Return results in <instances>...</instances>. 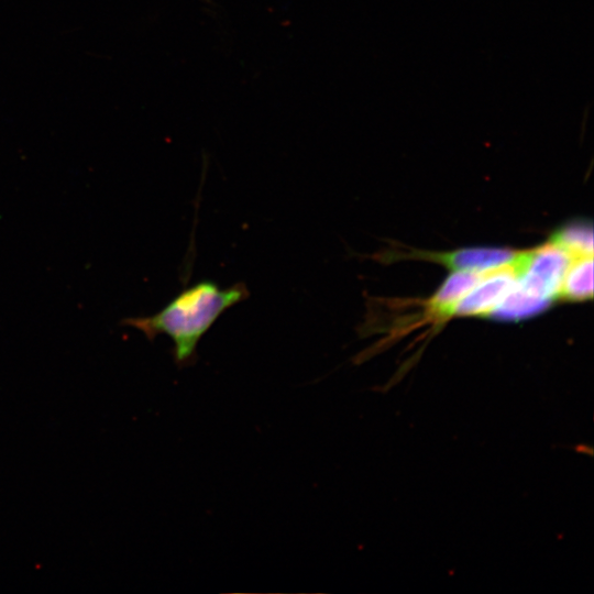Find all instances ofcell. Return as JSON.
Returning a JSON list of instances; mask_svg holds the SVG:
<instances>
[{
  "mask_svg": "<svg viewBox=\"0 0 594 594\" xmlns=\"http://www.w3.org/2000/svg\"><path fill=\"white\" fill-rule=\"evenodd\" d=\"M524 250L504 248H463L450 252L414 251L405 257L432 261L454 271L485 272L519 265ZM518 267V266H517Z\"/></svg>",
  "mask_w": 594,
  "mask_h": 594,
  "instance_id": "cell-3",
  "label": "cell"
},
{
  "mask_svg": "<svg viewBox=\"0 0 594 594\" xmlns=\"http://www.w3.org/2000/svg\"><path fill=\"white\" fill-rule=\"evenodd\" d=\"M494 271V270H493ZM491 271H454L426 301L427 319L444 321L454 317L461 299Z\"/></svg>",
  "mask_w": 594,
  "mask_h": 594,
  "instance_id": "cell-5",
  "label": "cell"
},
{
  "mask_svg": "<svg viewBox=\"0 0 594 594\" xmlns=\"http://www.w3.org/2000/svg\"><path fill=\"white\" fill-rule=\"evenodd\" d=\"M572 258L550 241L531 249L528 262L517 278L518 287L550 304L556 301Z\"/></svg>",
  "mask_w": 594,
  "mask_h": 594,
  "instance_id": "cell-2",
  "label": "cell"
},
{
  "mask_svg": "<svg viewBox=\"0 0 594 594\" xmlns=\"http://www.w3.org/2000/svg\"><path fill=\"white\" fill-rule=\"evenodd\" d=\"M593 297V255L573 257L559 288L557 300L584 301Z\"/></svg>",
  "mask_w": 594,
  "mask_h": 594,
  "instance_id": "cell-6",
  "label": "cell"
},
{
  "mask_svg": "<svg viewBox=\"0 0 594 594\" xmlns=\"http://www.w3.org/2000/svg\"><path fill=\"white\" fill-rule=\"evenodd\" d=\"M249 296L243 283L221 288L216 282L201 280L184 288L154 315L125 318L121 324L135 328L150 341L168 336L176 364L185 366L195 361L200 339L216 320Z\"/></svg>",
  "mask_w": 594,
  "mask_h": 594,
  "instance_id": "cell-1",
  "label": "cell"
},
{
  "mask_svg": "<svg viewBox=\"0 0 594 594\" xmlns=\"http://www.w3.org/2000/svg\"><path fill=\"white\" fill-rule=\"evenodd\" d=\"M518 278L517 266L488 272L458 304L454 316L488 317L503 301Z\"/></svg>",
  "mask_w": 594,
  "mask_h": 594,
  "instance_id": "cell-4",
  "label": "cell"
},
{
  "mask_svg": "<svg viewBox=\"0 0 594 594\" xmlns=\"http://www.w3.org/2000/svg\"><path fill=\"white\" fill-rule=\"evenodd\" d=\"M549 241L571 257L593 255V229L585 222L564 226L553 232Z\"/></svg>",
  "mask_w": 594,
  "mask_h": 594,
  "instance_id": "cell-7",
  "label": "cell"
}]
</instances>
